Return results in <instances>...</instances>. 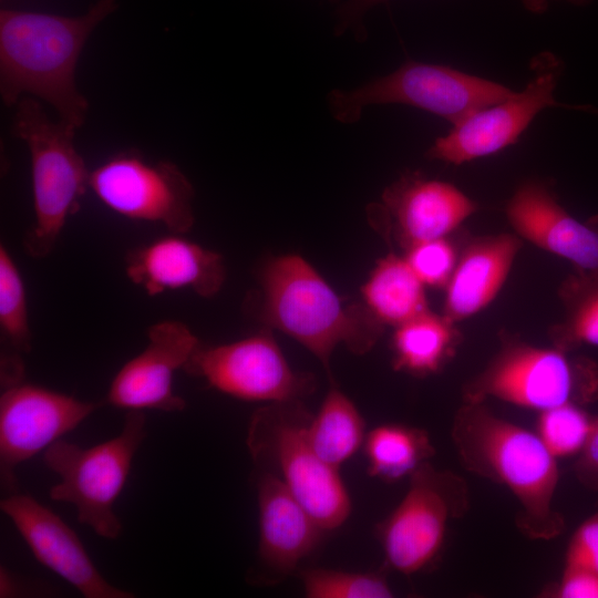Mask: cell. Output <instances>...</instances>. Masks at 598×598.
Masks as SVG:
<instances>
[{
    "mask_svg": "<svg viewBox=\"0 0 598 598\" xmlns=\"http://www.w3.org/2000/svg\"><path fill=\"white\" fill-rule=\"evenodd\" d=\"M451 437L462 466L506 487L516 498L515 524L533 540H551L565 530L555 508L558 458L536 432L494 414L485 402H463L454 414Z\"/></svg>",
    "mask_w": 598,
    "mask_h": 598,
    "instance_id": "1",
    "label": "cell"
},
{
    "mask_svg": "<svg viewBox=\"0 0 598 598\" xmlns=\"http://www.w3.org/2000/svg\"><path fill=\"white\" fill-rule=\"evenodd\" d=\"M116 8L99 0L80 17L1 10L0 92L7 105L22 94L50 103L60 121L79 128L89 103L75 84L76 63L94 28Z\"/></svg>",
    "mask_w": 598,
    "mask_h": 598,
    "instance_id": "2",
    "label": "cell"
},
{
    "mask_svg": "<svg viewBox=\"0 0 598 598\" xmlns=\"http://www.w3.org/2000/svg\"><path fill=\"white\" fill-rule=\"evenodd\" d=\"M262 320L307 348L331 375L334 349L369 352L384 324L365 305H347L319 272L298 255L269 261L261 274Z\"/></svg>",
    "mask_w": 598,
    "mask_h": 598,
    "instance_id": "3",
    "label": "cell"
},
{
    "mask_svg": "<svg viewBox=\"0 0 598 598\" xmlns=\"http://www.w3.org/2000/svg\"><path fill=\"white\" fill-rule=\"evenodd\" d=\"M12 132L25 142L31 158L34 223L23 248L40 259L52 252L66 219L79 209L90 173L74 147L75 128L51 121L35 100L17 103Z\"/></svg>",
    "mask_w": 598,
    "mask_h": 598,
    "instance_id": "4",
    "label": "cell"
},
{
    "mask_svg": "<svg viewBox=\"0 0 598 598\" xmlns=\"http://www.w3.org/2000/svg\"><path fill=\"white\" fill-rule=\"evenodd\" d=\"M555 346L505 341L484 370L466 382L463 402L496 399L538 413L598 399V364Z\"/></svg>",
    "mask_w": 598,
    "mask_h": 598,
    "instance_id": "5",
    "label": "cell"
},
{
    "mask_svg": "<svg viewBox=\"0 0 598 598\" xmlns=\"http://www.w3.org/2000/svg\"><path fill=\"white\" fill-rule=\"evenodd\" d=\"M145 437L143 411H128L122 431L105 442L83 448L62 439L56 441L42 458L60 478L50 488V498L74 506L79 523L100 537L116 539L122 524L113 507Z\"/></svg>",
    "mask_w": 598,
    "mask_h": 598,
    "instance_id": "6",
    "label": "cell"
},
{
    "mask_svg": "<svg viewBox=\"0 0 598 598\" xmlns=\"http://www.w3.org/2000/svg\"><path fill=\"white\" fill-rule=\"evenodd\" d=\"M310 416L301 401L272 403L252 415L247 444L252 456L271 455L277 475L328 532L344 524L352 504L339 470L322 461L307 437Z\"/></svg>",
    "mask_w": 598,
    "mask_h": 598,
    "instance_id": "7",
    "label": "cell"
},
{
    "mask_svg": "<svg viewBox=\"0 0 598 598\" xmlns=\"http://www.w3.org/2000/svg\"><path fill=\"white\" fill-rule=\"evenodd\" d=\"M515 91L502 83L447 65L408 61L394 72L351 90H333L328 107L343 124L360 120L373 104H405L435 114L455 125Z\"/></svg>",
    "mask_w": 598,
    "mask_h": 598,
    "instance_id": "8",
    "label": "cell"
},
{
    "mask_svg": "<svg viewBox=\"0 0 598 598\" xmlns=\"http://www.w3.org/2000/svg\"><path fill=\"white\" fill-rule=\"evenodd\" d=\"M468 507L463 477L430 461L421 465L409 477L401 502L377 527L388 566L406 576L431 566L443 548L448 524Z\"/></svg>",
    "mask_w": 598,
    "mask_h": 598,
    "instance_id": "9",
    "label": "cell"
},
{
    "mask_svg": "<svg viewBox=\"0 0 598 598\" xmlns=\"http://www.w3.org/2000/svg\"><path fill=\"white\" fill-rule=\"evenodd\" d=\"M533 76L520 92L471 114L452 130L436 138L426 156L461 165L489 156L515 144L538 113L548 107L594 111L592 106L566 105L554 97L564 71L563 61L544 51L530 61Z\"/></svg>",
    "mask_w": 598,
    "mask_h": 598,
    "instance_id": "10",
    "label": "cell"
},
{
    "mask_svg": "<svg viewBox=\"0 0 598 598\" xmlns=\"http://www.w3.org/2000/svg\"><path fill=\"white\" fill-rule=\"evenodd\" d=\"M89 187L112 212L185 234L194 224V189L173 163H151L137 153L112 156L90 173Z\"/></svg>",
    "mask_w": 598,
    "mask_h": 598,
    "instance_id": "11",
    "label": "cell"
},
{
    "mask_svg": "<svg viewBox=\"0 0 598 598\" xmlns=\"http://www.w3.org/2000/svg\"><path fill=\"white\" fill-rule=\"evenodd\" d=\"M184 370L244 401H301L315 389L313 378L293 371L268 332L219 346L199 344Z\"/></svg>",
    "mask_w": 598,
    "mask_h": 598,
    "instance_id": "12",
    "label": "cell"
},
{
    "mask_svg": "<svg viewBox=\"0 0 598 598\" xmlns=\"http://www.w3.org/2000/svg\"><path fill=\"white\" fill-rule=\"evenodd\" d=\"M101 404L43 386L18 383L0 398V478L17 492L16 470L79 426Z\"/></svg>",
    "mask_w": 598,
    "mask_h": 598,
    "instance_id": "13",
    "label": "cell"
},
{
    "mask_svg": "<svg viewBox=\"0 0 598 598\" xmlns=\"http://www.w3.org/2000/svg\"><path fill=\"white\" fill-rule=\"evenodd\" d=\"M181 321H162L147 330V344L113 378L105 403L127 411L177 412L185 401L173 391L174 374L184 369L199 346Z\"/></svg>",
    "mask_w": 598,
    "mask_h": 598,
    "instance_id": "14",
    "label": "cell"
},
{
    "mask_svg": "<svg viewBox=\"0 0 598 598\" xmlns=\"http://www.w3.org/2000/svg\"><path fill=\"white\" fill-rule=\"evenodd\" d=\"M35 559L73 586L85 598H131L97 570L75 532L53 511L18 492L0 502Z\"/></svg>",
    "mask_w": 598,
    "mask_h": 598,
    "instance_id": "15",
    "label": "cell"
},
{
    "mask_svg": "<svg viewBox=\"0 0 598 598\" xmlns=\"http://www.w3.org/2000/svg\"><path fill=\"white\" fill-rule=\"evenodd\" d=\"M505 213L517 236L566 259L576 275L598 278V216L579 221L540 181L520 184Z\"/></svg>",
    "mask_w": 598,
    "mask_h": 598,
    "instance_id": "16",
    "label": "cell"
},
{
    "mask_svg": "<svg viewBox=\"0 0 598 598\" xmlns=\"http://www.w3.org/2000/svg\"><path fill=\"white\" fill-rule=\"evenodd\" d=\"M259 542L252 581L289 576L318 545L324 532L276 473L257 466Z\"/></svg>",
    "mask_w": 598,
    "mask_h": 598,
    "instance_id": "17",
    "label": "cell"
},
{
    "mask_svg": "<svg viewBox=\"0 0 598 598\" xmlns=\"http://www.w3.org/2000/svg\"><path fill=\"white\" fill-rule=\"evenodd\" d=\"M377 208L409 247L446 238L476 212L477 206L451 183L409 173L385 189Z\"/></svg>",
    "mask_w": 598,
    "mask_h": 598,
    "instance_id": "18",
    "label": "cell"
},
{
    "mask_svg": "<svg viewBox=\"0 0 598 598\" xmlns=\"http://www.w3.org/2000/svg\"><path fill=\"white\" fill-rule=\"evenodd\" d=\"M176 235L132 250L126 258L127 277L151 296L176 289L215 296L226 278L223 257Z\"/></svg>",
    "mask_w": 598,
    "mask_h": 598,
    "instance_id": "19",
    "label": "cell"
},
{
    "mask_svg": "<svg viewBox=\"0 0 598 598\" xmlns=\"http://www.w3.org/2000/svg\"><path fill=\"white\" fill-rule=\"evenodd\" d=\"M520 246L516 234L483 237L470 244L445 286L443 315L455 323L487 307L502 289Z\"/></svg>",
    "mask_w": 598,
    "mask_h": 598,
    "instance_id": "20",
    "label": "cell"
},
{
    "mask_svg": "<svg viewBox=\"0 0 598 598\" xmlns=\"http://www.w3.org/2000/svg\"><path fill=\"white\" fill-rule=\"evenodd\" d=\"M454 323L429 309L395 327L393 367L416 377L439 372L454 355L458 343Z\"/></svg>",
    "mask_w": 598,
    "mask_h": 598,
    "instance_id": "21",
    "label": "cell"
},
{
    "mask_svg": "<svg viewBox=\"0 0 598 598\" xmlns=\"http://www.w3.org/2000/svg\"><path fill=\"white\" fill-rule=\"evenodd\" d=\"M0 380L6 389L23 382L24 357L31 351V330L24 282L3 245L0 247Z\"/></svg>",
    "mask_w": 598,
    "mask_h": 598,
    "instance_id": "22",
    "label": "cell"
},
{
    "mask_svg": "<svg viewBox=\"0 0 598 598\" xmlns=\"http://www.w3.org/2000/svg\"><path fill=\"white\" fill-rule=\"evenodd\" d=\"M424 287L404 257L390 254L372 270L362 296L377 319L398 327L429 309Z\"/></svg>",
    "mask_w": 598,
    "mask_h": 598,
    "instance_id": "23",
    "label": "cell"
},
{
    "mask_svg": "<svg viewBox=\"0 0 598 598\" xmlns=\"http://www.w3.org/2000/svg\"><path fill=\"white\" fill-rule=\"evenodd\" d=\"M363 444L369 475L385 483L410 477L435 454L425 430L399 423L375 426Z\"/></svg>",
    "mask_w": 598,
    "mask_h": 598,
    "instance_id": "24",
    "label": "cell"
},
{
    "mask_svg": "<svg viewBox=\"0 0 598 598\" xmlns=\"http://www.w3.org/2000/svg\"><path fill=\"white\" fill-rule=\"evenodd\" d=\"M306 433L318 456L337 470L357 453L367 436L361 413L336 385L310 416Z\"/></svg>",
    "mask_w": 598,
    "mask_h": 598,
    "instance_id": "25",
    "label": "cell"
},
{
    "mask_svg": "<svg viewBox=\"0 0 598 598\" xmlns=\"http://www.w3.org/2000/svg\"><path fill=\"white\" fill-rule=\"evenodd\" d=\"M565 320L550 332L553 346L573 352L598 347V278L571 275L560 288Z\"/></svg>",
    "mask_w": 598,
    "mask_h": 598,
    "instance_id": "26",
    "label": "cell"
},
{
    "mask_svg": "<svg viewBox=\"0 0 598 598\" xmlns=\"http://www.w3.org/2000/svg\"><path fill=\"white\" fill-rule=\"evenodd\" d=\"M592 421L594 416L582 405L567 403L539 412L535 432L556 458L577 456Z\"/></svg>",
    "mask_w": 598,
    "mask_h": 598,
    "instance_id": "27",
    "label": "cell"
},
{
    "mask_svg": "<svg viewBox=\"0 0 598 598\" xmlns=\"http://www.w3.org/2000/svg\"><path fill=\"white\" fill-rule=\"evenodd\" d=\"M308 598H390L393 591L377 573L313 568L300 573Z\"/></svg>",
    "mask_w": 598,
    "mask_h": 598,
    "instance_id": "28",
    "label": "cell"
},
{
    "mask_svg": "<svg viewBox=\"0 0 598 598\" xmlns=\"http://www.w3.org/2000/svg\"><path fill=\"white\" fill-rule=\"evenodd\" d=\"M404 258L424 286L440 287L446 286L458 257L446 238H437L409 246Z\"/></svg>",
    "mask_w": 598,
    "mask_h": 598,
    "instance_id": "29",
    "label": "cell"
},
{
    "mask_svg": "<svg viewBox=\"0 0 598 598\" xmlns=\"http://www.w3.org/2000/svg\"><path fill=\"white\" fill-rule=\"evenodd\" d=\"M564 565L598 574V513L588 516L571 535Z\"/></svg>",
    "mask_w": 598,
    "mask_h": 598,
    "instance_id": "30",
    "label": "cell"
},
{
    "mask_svg": "<svg viewBox=\"0 0 598 598\" xmlns=\"http://www.w3.org/2000/svg\"><path fill=\"white\" fill-rule=\"evenodd\" d=\"M543 594L555 598H598V574L564 565L560 578Z\"/></svg>",
    "mask_w": 598,
    "mask_h": 598,
    "instance_id": "31",
    "label": "cell"
},
{
    "mask_svg": "<svg viewBox=\"0 0 598 598\" xmlns=\"http://www.w3.org/2000/svg\"><path fill=\"white\" fill-rule=\"evenodd\" d=\"M573 470L585 488L598 493V415L594 416L590 433Z\"/></svg>",
    "mask_w": 598,
    "mask_h": 598,
    "instance_id": "32",
    "label": "cell"
},
{
    "mask_svg": "<svg viewBox=\"0 0 598 598\" xmlns=\"http://www.w3.org/2000/svg\"><path fill=\"white\" fill-rule=\"evenodd\" d=\"M388 0H348L346 1L337 12V22L334 25V33L343 34L347 31H351L358 39H362L365 33L363 27L364 14L373 7L383 3Z\"/></svg>",
    "mask_w": 598,
    "mask_h": 598,
    "instance_id": "33",
    "label": "cell"
},
{
    "mask_svg": "<svg viewBox=\"0 0 598 598\" xmlns=\"http://www.w3.org/2000/svg\"><path fill=\"white\" fill-rule=\"evenodd\" d=\"M553 0H522L523 7L530 13L542 14L547 11L549 3ZM571 4L585 6L591 0H565Z\"/></svg>",
    "mask_w": 598,
    "mask_h": 598,
    "instance_id": "34",
    "label": "cell"
},
{
    "mask_svg": "<svg viewBox=\"0 0 598 598\" xmlns=\"http://www.w3.org/2000/svg\"><path fill=\"white\" fill-rule=\"evenodd\" d=\"M330 1H333V2H336V1H338V0H330Z\"/></svg>",
    "mask_w": 598,
    "mask_h": 598,
    "instance_id": "35",
    "label": "cell"
}]
</instances>
